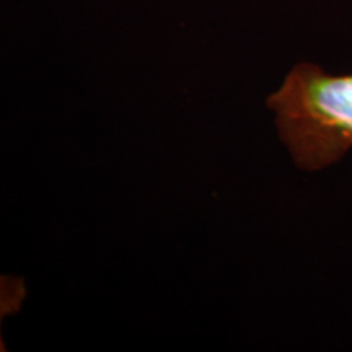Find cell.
Returning a JSON list of instances; mask_svg holds the SVG:
<instances>
[{
  "instance_id": "1",
  "label": "cell",
  "mask_w": 352,
  "mask_h": 352,
  "mask_svg": "<svg viewBox=\"0 0 352 352\" xmlns=\"http://www.w3.org/2000/svg\"><path fill=\"white\" fill-rule=\"evenodd\" d=\"M266 104L300 168L323 170L352 151V74L331 76L320 65L300 63Z\"/></svg>"
}]
</instances>
